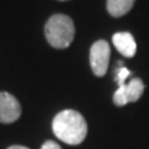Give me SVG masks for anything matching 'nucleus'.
<instances>
[{
    "mask_svg": "<svg viewBox=\"0 0 149 149\" xmlns=\"http://www.w3.org/2000/svg\"><path fill=\"white\" fill-rule=\"evenodd\" d=\"M41 149H61V147L54 141H47V142H45L42 144Z\"/></svg>",
    "mask_w": 149,
    "mask_h": 149,
    "instance_id": "1a4fd4ad",
    "label": "nucleus"
},
{
    "mask_svg": "<svg viewBox=\"0 0 149 149\" xmlns=\"http://www.w3.org/2000/svg\"><path fill=\"white\" fill-rule=\"evenodd\" d=\"M52 130L60 141L70 146H77L87 136V123L80 112L65 109L54 118Z\"/></svg>",
    "mask_w": 149,
    "mask_h": 149,
    "instance_id": "f257e3e1",
    "label": "nucleus"
},
{
    "mask_svg": "<svg viewBox=\"0 0 149 149\" xmlns=\"http://www.w3.org/2000/svg\"><path fill=\"white\" fill-rule=\"evenodd\" d=\"M129 74H130V71H129L128 68H125V67H123V66L118 68L117 76H116V81H117L118 86H119V85H123V83H125V80L128 78Z\"/></svg>",
    "mask_w": 149,
    "mask_h": 149,
    "instance_id": "6e6552de",
    "label": "nucleus"
},
{
    "mask_svg": "<svg viewBox=\"0 0 149 149\" xmlns=\"http://www.w3.org/2000/svg\"><path fill=\"white\" fill-rule=\"evenodd\" d=\"M8 149H29L27 147H22V146H11L9 147Z\"/></svg>",
    "mask_w": 149,
    "mask_h": 149,
    "instance_id": "9d476101",
    "label": "nucleus"
},
{
    "mask_svg": "<svg viewBox=\"0 0 149 149\" xmlns=\"http://www.w3.org/2000/svg\"><path fill=\"white\" fill-rule=\"evenodd\" d=\"M109 56L111 49L107 41L98 40L92 45L90 51V62L92 71L96 76L102 77L106 74L109 63Z\"/></svg>",
    "mask_w": 149,
    "mask_h": 149,
    "instance_id": "7ed1b4c3",
    "label": "nucleus"
},
{
    "mask_svg": "<svg viewBox=\"0 0 149 149\" xmlns=\"http://www.w3.org/2000/svg\"><path fill=\"white\" fill-rule=\"evenodd\" d=\"M144 92V83L141 78H132L128 83L119 85L113 95V102L117 106H125L130 102H136Z\"/></svg>",
    "mask_w": 149,
    "mask_h": 149,
    "instance_id": "20e7f679",
    "label": "nucleus"
},
{
    "mask_svg": "<svg viewBox=\"0 0 149 149\" xmlns=\"http://www.w3.org/2000/svg\"><path fill=\"white\" fill-rule=\"evenodd\" d=\"M114 47L124 57H133L137 51V44L130 32H117L112 37Z\"/></svg>",
    "mask_w": 149,
    "mask_h": 149,
    "instance_id": "423d86ee",
    "label": "nucleus"
},
{
    "mask_svg": "<svg viewBox=\"0 0 149 149\" xmlns=\"http://www.w3.org/2000/svg\"><path fill=\"white\" fill-rule=\"evenodd\" d=\"M136 0H107V10L113 17H120L130 11Z\"/></svg>",
    "mask_w": 149,
    "mask_h": 149,
    "instance_id": "0eeeda50",
    "label": "nucleus"
},
{
    "mask_svg": "<svg viewBox=\"0 0 149 149\" xmlns=\"http://www.w3.org/2000/svg\"><path fill=\"white\" fill-rule=\"evenodd\" d=\"M45 36L49 44L55 49L68 47L74 37L72 19L63 14L52 15L45 25Z\"/></svg>",
    "mask_w": 149,
    "mask_h": 149,
    "instance_id": "f03ea898",
    "label": "nucleus"
},
{
    "mask_svg": "<svg viewBox=\"0 0 149 149\" xmlns=\"http://www.w3.org/2000/svg\"><path fill=\"white\" fill-rule=\"evenodd\" d=\"M21 114L19 101L9 92H0V123H13Z\"/></svg>",
    "mask_w": 149,
    "mask_h": 149,
    "instance_id": "39448f33",
    "label": "nucleus"
},
{
    "mask_svg": "<svg viewBox=\"0 0 149 149\" xmlns=\"http://www.w3.org/2000/svg\"><path fill=\"white\" fill-rule=\"evenodd\" d=\"M61 1H65V0H61Z\"/></svg>",
    "mask_w": 149,
    "mask_h": 149,
    "instance_id": "9b49d317",
    "label": "nucleus"
}]
</instances>
